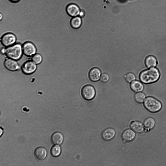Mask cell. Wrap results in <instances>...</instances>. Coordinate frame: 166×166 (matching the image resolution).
<instances>
[{
  "instance_id": "obj_1",
  "label": "cell",
  "mask_w": 166,
  "mask_h": 166,
  "mask_svg": "<svg viewBox=\"0 0 166 166\" xmlns=\"http://www.w3.org/2000/svg\"><path fill=\"white\" fill-rule=\"evenodd\" d=\"M160 73L156 68L152 67L144 70L140 72L139 79L143 83L149 84L155 83L159 79Z\"/></svg>"
},
{
  "instance_id": "obj_2",
  "label": "cell",
  "mask_w": 166,
  "mask_h": 166,
  "mask_svg": "<svg viewBox=\"0 0 166 166\" xmlns=\"http://www.w3.org/2000/svg\"><path fill=\"white\" fill-rule=\"evenodd\" d=\"M143 104L147 110L152 113L159 112L162 108L161 102L156 98L151 96H148L145 99Z\"/></svg>"
},
{
  "instance_id": "obj_3",
  "label": "cell",
  "mask_w": 166,
  "mask_h": 166,
  "mask_svg": "<svg viewBox=\"0 0 166 166\" xmlns=\"http://www.w3.org/2000/svg\"><path fill=\"white\" fill-rule=\"evenodd\" d=\"M2 53L5 54L8 58L15 60H17L21 57L22 53V47L18 44L12 45L2 49Z\"/></svg>"
},
{
  "instance_id": "obj_4",
  "label": "cell",
  "mask_w": 166,
  "mask_h": 166,
  "mask_svg": "<svg viewBox=\"0 0 166 166\" xmlns=\"http://www.w3.org/2000/svg\"><path fill=\"white\" fill-rule=\"evenodd\" d=\"M96 93L95 88L90 85L84 86L81 89V94L82 97L87 101L93 99L95 96Z\"/></svg>"
},
{
  "instance_id": "obj_5",
  "label": "cell",
  "mask_w": 166,
  "mask_h": 166,
  "mask_svg": "<svg viewBox=\"0 0 166 166\" xmlns=\"http://www.w3.org/2000/svg\"><path fill=\"white\" fill-rule=\"evenodd\" d=\"M16 38L15 35L11 33H7L2 36L1 42L2 44L5 46L12 45L15 42Z\"/></svg>"
},
{
  "instance_id": "obj_6",
  "label": "cell",
  "mask_w": 166,
  "mask_h": 166,
  "mask_svg": "<svg viewBox=\"0 0 166 166\" xmlns=\"http://www.w3.org/2000/svg\"><path fill=\"white\" fill-rule=\"evenodd\" d=\"M22 51L26 56L30 57L34 55L36 52L35 46L32 43L27 42L24 43L22 47Z\"/></svg>"
},
{
  "instance_id": "obj_7",
  "label": "cell",
  "mask_w": 166,
  "mask_h": 166,
  "mask_svg": "<svg viewBox=\"0 0 166 166\" xmlns=\"http://www.w3.org/2000/svg\"><path fill=\"white\" fill-rule=\"evenodd\" d=\"M135 136V132L131 129H128L123 131L121 134V137L124 142L127 143L133 141Z\"/></svg>"
},
{
  "instance_id": "obj_8",
  "label": "cell",
  "mask_w": 166,
  "mask_h": 166,
  "mask_svg": "<svg viewBox=\"0 0 166 166\" xmlns=\"http://www.w3.org/2000/svg\"><path fill=\"white\" fill-rule=\"evenodd\" d=\"M21 69L24 73L26 74H29L32 73L35 71L36 66L33 61H29L23 63Z\"/></svg>"
},
{
  "instance_id": "obj_9",
  "label": "cell",
  "mask_w": 166,
  "mask_h": 166,
  "mask_svg": "<svg viewBox=\"0 0 166 166\" xmlns=\"http://www.w3.org/2000/svg\"><path fill=\"white\" fill-rule=\"evenodd\" d=\"M114 130L111 128H108L104 129L102 132L101 136L104 140L108 141L111 140L114 137L115 135Z\"/></svg>"
},
{
  "instance_id": "obj_10",
  "label": "cell",
  "mask_w": 166,
  "mask_h": 166,
  "mask_svg": "<svg viewBox=\"0 0 166 166\" xmlns=\"http://www.w3.org/2000/svg\"><path fill=\"white\" fill-rule=\"evenodd\" d=\"M66 10L67 14L72 17L78 16L81 11L78 6L74 4L69 5L67 6Z\"/></svg>"
},
{
  "instance_id": "obj_11",
  "label": "cell",
  "mask_w": 166,
  "mask_h": 166,
  "mask_svg": "<svg viewBox=\"0 0 166 166\" xmlns=\"http://www.w3.org/2000/svg\"><path fill=\"white\" fill-rule=\"evenodd\" d=\"M101 75L100 70L98 68L94 67L90 69L88 74L90 80L92 82L98 81Z\"/></svg>"
},
{
  "instance_id": "obj_12",
  "label": "cell",
  "mask_w": 166,
  "mask_h": 166,
  "mask_svg": "<svg viewBox=\"0 0 166 166\" xmlns=\"http://www.w3.org/2000/svg\"><path fill=\"white\" fill-rule=\"evenodd\" d=\"M130 128L135 132L140 134L142 133L144 128L142 123L137 121H132L129 124Z\"/></svg>"
},
{
  "instance_id": "obj_13",
  "label": "cell",
  "mask_w": 166,
  "mask_h": 166,
  "mask_svg": "<svg viewBox=\"0 0 166 166\" xmlns=\"http://www.w3.org/2000/svg\"><path fill=\"white\" fill-rule=\"evenodd\" d=\"M34 155L37 160L42 161L44 160L46 157L47 152L46 149L44 148L38 147L35 149Z\"/></svg>"
},
{
  "instance_id": "obj_14",
  "label": "cell",
  "mask_w": 166,
  "mask_h": 166,
  "mask_svg": "<svg viewBox=\"0 0 166 166\" xmlns=\"http://www.w3.org/2000/svg\"><path fill=\"white\" fill-rule=\"evenodd\" d=\"M4 65L7 70L11 71L16 70L18 68L17 62L14 59L10 58L6 59L4 62Z\"/></svg>"
},
{
  "instance_id": "obj_15",
  "label": "cell",
  "mask_w": 166,
  "mask_h": 166,
  "mask_svg": "<svg viewBox=\"0 0 166 166\" xmlns=\"http://www.w3.org/2000/svg\"><path fill=\"white\" fill-rule=\"evenodd\" d=\"M146 66L148 68L154 67L158 64L157 58L154 55H150L147 56L145 61Z\"/></svg>"
},
{
  "instance_id": "obj_16",
  "label": "cell",
  "mask_w": 166,
  "mask_h": 166,
  "mask_svg": "<svg viewBox=\"0 0 166 166\" xmlns=\"http://www.w3.org/2000/svg\"><path fill=\"white\" fill-rule=\"evenodd\" d=\"M130 87L131 90L136 93L141 92L144 88L142 83L141 81L137 80H134L131 82Z\"/></svg>"
},
{
  "instance_id": "obj_17",
  "label": "cell",
  "mask_w": 166,
  "mask_h": 166,
  "mask_svg": "<svg viewBox=\"0 0 166 166\" xmlns=\"http://www.w3.org/2000/svg\"><path fill=\"white\" fill-rule=\"evenodd\" d=\"M51 140L53 144L55 145H60L63 141V137L61 133L56 132L52 134L51 137Z\"/></svg>"
},
{
  "instance_id": "obj_18",
  "label": "cell",
  "mask_w": 166,
  "mask_h": 166,
  "mask_svg": "<svg viewBox=\"0 0 166 166\" xmlns=\"http://www.w3.org/2000/svg\"><path fill=\"white\" fill-rule=\"evenodd\" d=\"M155 125L154 119L151 117H149L144 121L143 125L146 131H149L153 129Z\"/></svg>"
},
{
  "instance_id": "obj_19",
  "label": "cell",
  "mask_w": 166,
  "mask_h": 166,
  "mask_svg": "<svg viewBox=\"0 0 166 166\" xmlns=\"http://www.w3.org/2000/svg\"><path fill=\"white\" fill-rule=\"evenodd\" d=\"M82 23V18L79 16L73 17L70 21V24L73 28L77 29L79 28Z\"/></svg>"
},
{
  "instance_id": "obj_20",
  "label": "cell",
  "mask_w": 166,
  "mask_h": 166,
  "mask_svg": "<svg viewBox=\"0 0 166 166\" xmlns=\"http://www.w3.org/2000/svg\"><path fill=\"white\" fill-rule=\"evenodd\" d=\"M146 98L145 94L143 92L137 93L134 95V97L135 101L139 104L142 103Z\"/></svg>"
},
{
  "instance_id": "obj_21",
  "label": "cell",
  "mask_w": 166,
  "mask_h": 166,
  "mask_svg": "<svg viewBox=\"0 0 166 166\" xmlns=\"http://www.w3.org/2000/svg\"><path fill=\"white\" fill-rule=\"evenodd\" d=\"M61 151V149L60 146L57 145H54L51 149V153L53 156L57 157L60 155Z\"/></svg>"
},
{
  "instance_id": "obj_22",
  "label": "cell",
  "mask_w": 166,
  "mask_h": 166,
  "mask_svg": "<svg viewBox=\"0 0 166 166\" xmlns=\"http://www.w3.org/2000/svg\"><path fill=\"white\" fill-rule=\"evenodd\" d=\"M135 75L133 73L129 72L127 73L125 76V81L128 83H131L135 79Z\"/></svg>"
},
{
  "instance_id": "obj_23",
  "label": "cell",
  "mask_w": 166,
  "mask_h": 166,
  "mask_svg": "<svg viewBox=\"0 0 166 166\" xmlns=\"http://www.w3.org/2000/svg\"><path fill=\"white\" fill-rule=\"evenodd\" d=\"M32 60L35 63L38 64L42 61V58L40 54H36L33 55L32 58Z\"/></svg>"
},
{
  "instance_id": "obj_24",
  "label": "cell",
  "mask_w": 166,
  "mask_h": 166,
  "mask_svg": "<svg viewBox=\"0 0 166 166\" xmlns=\"http://www.w3.org/2000/svg\"><path fill=\"white\" fill-rule=\"evenodd\" d=\"M109 77L108 74L104 73L102 74L100 77V80L103 83L107 82L109 80Z\"/></svg>"
},
{
  "instance_id": "obj_25",
  "label": "cell",
  "mask_w": 166,
  "mask_h": 166,
  "mask_svg": "<svg viewBox=\"0 0 166 166\" xmlns=\"http://www.w3.org/2000/svg\"><path fill=\"white\" fill-rule=\"evenodd\" d=\"M85 14L86 13L83 10H81L79 16L82 18L85 16Z\"/></svg>"
},
{
  "instance_id": "obj_26",
  "label": "cell",
  "mask_w": 166,
  "mask_h": 166,
  "mask_svg": "<svg viewBox=\"0 0 166 166\" xmlns=\"http://www.w3.org/2000/svg\"><path fill=\"white\" fill-rule=\"evenodd\" d=\"M0 136H1L3 132V131L2 130V129L1 128V127L0 128Z\"/></svg>"
},
{
  "instance_id": "obj_27",
  "label": "cell",
  "mask_w": 166,
  "mask_h": 166,
  "mask_svg": "<svg viewBox=\"0 0 166 166\" xmlns=\"http://www.w3.org/2000/svg\"><path fill=\"white\" fill-rule=\"evenodd\" d=\"M12 1L13 2H16L18 0H10Z\"/></svg>"
},
{
  "instance_id": "obj_28",
  "label": "cell",
  "mask_w": 166,
  "mask_h": 166,
  "mask_svg": "<svg viewBox=\"0 0 166 166\" xmlns=\"http://www.w3.org/2000/svg\"><path fill=\"white\" fill-rule=\"evenodd\" d=\"M0 20H1V19L2 18V15H1V14H0Z\"/></svg>"
}]
</instances>
